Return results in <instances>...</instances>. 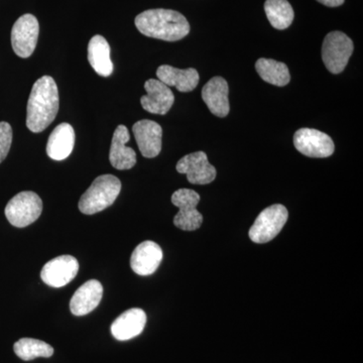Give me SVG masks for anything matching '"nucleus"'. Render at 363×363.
<instances>
[{"mask_svg":"<svg viewBox=\"0 0 363 363\" xmlns=\"http://www.w3.org/2000/svg\"><path fill=\"white\" fill-rule=\"evenodd\" d=\"M59 92L50 76H43L33 86L26 108V126L33 133H42L56 118L59 111Z\"/></svg>","mask_w":363,"mask_h":363,"instance_id":"1","label":"nucleus"},{"mask_svg":"<svg viewBox=\"0 0 363 363\" xmlns=\"http://www.w3.org/2000/svg\"><path fill=\"white\" fill-rule=\"evenodd\" d=\"M135 26L143 35L154 39L177 42L190 33L187 18L171 9H150L138 14Z\"/></svg>","mask_w":363,"mask_h":363,"instance_id":"2","label":"nucleus"},{"mask_svg":"<svg viewBox=\"0 0 363 363\" xmlns=\"http://www.w3.org/2000/svg\"><path fill=\"white\" fill-rule=\"evenodd\" d=\"M121 191V182L113 175L97 177L79 201L83 214L93 215L111 207Z\"/></svg>","mask_w":363,"mask_h":363,"instance_id":"3","label":"nucleus"},{"mask_svg":"<svg viewBox=\"0 0 363 363\" xmlns=\"http://www.w3.org/2000/svg\"><path fill=\"white\" fill-rule=\"evenodd\" d=\"M43 212L40 196L30 191L18 193L7 203L4 213L13 226L23 228L37 221Z\"/></svg>","mask_w":363,"mask_h":363,"instance_id":"4","label":"nucleus"},{"mask_svg":"<svg viewBox=\"0 0 363 363\" xmlns=\"http://www.w3.org/2000/svg\"><path fill=\"white\" fill-rule=\"evenodd\" d=\"M354 45L352 40L342 32H331L325 37L322 45V59L327 70L340 74L347 66Z\"/></svg>","mask_w":363,"mask_h":363,"instance_id":"5","label":"nucleus"},{"mask_svg":"<svg viewBox=\"0 0 363 363\" xmlns=\"http://www.w3.org/2000/svg\"><path fill=\"white\" fill-rule=\"evenodd\" d=\"M288 210L281 204H274L260 212L250 229V238L255 243H267L274 240L288 221Z\"/></svg>","mask_w":363,"mask_h":363,"instance_id":"6","label":"nucleus"},{"mask_svg":"<svg viewBox=\"0 0 363 363\" xmlns=\"http://www.w3.org/2000/svg\"><path fill=\"white\" fill-rule=\"evenodd\" d=\"M200 196L191 189H180L172 195V203L179 208L174 224L185 231H193L202 225L203 216L197 210Z\"/></svg>","mask_w":363,"mask_h":363,"instance_id":"7","label":"nucleus"},{"mask_svg":"<svg viewBox=\"0 0 363 363\" xmlns=\"http://www.w3.org/2000/svg\"><path fill=\"white\" fill-rule=\"evenodd\" d=\"M40 25L37 18L26 13L16 21L11 30V45L21 58L32 56L39 39Z\"/></svg>","mask_w":363,"mask_h":363,"instance_id":"8","label":"nucleus"},{"mask_svg":"<svg viewBox=\"0 0 363 363\" xmlns=\"http://www.w3.org/2000/svg\"><path fill=\"white\" fill-rule=\"evenodd\" d=\"M294 145L301 154L309 157H328L335 150L328 135L313 128H301L294 135Z\"/></svg>","mask_w":363,"mask_h":363,"instance_id":"9","label":"nucleus"},{"mask_svg":"<svg viewBox=\"0 0 363 363\" xmlns=\"http://www.w3.org/2000/svg\"><path fill=\"white\" fill-rule=\"evenodd\" d=\"M180 174H185L187 180L194 185H207L216 178V169L208 162L204 152H196L182 157L176 167Z\"/></svg>","mask_w":363,"mask_h":363,"instance_id":"10","label":"nucleus"},{"mask_svg":"<svg viewBox=\"0 0 363 363\" xmlns=\"http://www.w3.org/2000/svg\"><path fill=\"white\" fill-rule=\"evenodd\" d=\"M79 271L78 260L72 255H61L43 267L40 278L52 288H62L75 279Z\"/></svg>","mask_w":363,"mask_h":363,"instance_id":"11","label":"nucleus"},{"mask_svg":"<svg viewBox=\"0 0 363 363\" xmlns=\"http://www.w3.org/2000/svg\"><path fill=\"white\" fill-rule=\"evenodd\" d=\"M147 95L140 98L143 108L150 113L164 116L168 113L175 101L174 93L169 86L156 79H150L145 83Z\"/></svg>","mask_w":363,"mask_h":363,"instance_id":"12","label":"nucleus"},{"mask_svg":"<svg viewBox=\"0 0 363 363\" xmlns=\"http://www.w3.org/2000/svg\"><path fill=\"white\" fill-rule=\"evenodd\" d=\"M138 149L145 157L152 159L162 150V130L159 123L149 119L138 121L133 126Z\"/></svg>","mask_w":363,"mask_h":363,"instance_id":"13","label":"nucleus"},{"mask_svg":"<svg viewBox=\"0 0 363 363\" xmlns=\"http://www.w3.org/2000/svg\"><path fill=\"white\" fill-rule=\"evenodd\" d=\"M162 259L161 247L154 241H143L133 250L130 257V267L140 276H150L157 271Z\"/></svg>","mask_w":363,"mask_h":363,"instance_id":"14","label":"nucleus"},{"mask_svg":"<svg viewBox=\"0 0 363 363\" xmlns=\"http://www.w3.org/2000/svg\"><path fill=\"white\" fill-rule=\"evenodd\" d=\"M104 296V286L96 279H90L80 286L70 301V310L75 316H85L96 309Z\"/></svg>","mask_w":363,"mask_h":363,"instance_id":"15","label":"nucleus"},{"mask_svg":"<svg viewBox=\"0 0 363 363\" xmlns=\"http://www.w3.org/2000/svg\"><path fill=\"white\" fill-rule=\"evenodd\" d=\"M229 88L225 79L214 77L210 79L202 89V98L210 112L215 116L225 117L228 116Z\"/></svg>","mask_w":363,"mask_h":363,"instance_id":"16","label":"nucleus"},{"mask_svg":"<svg viewBox=\"0 0 363 363\" xmlns=\"http://www.w3.org/2000/svg\"><path fill=\"white\" fill-rule=\"evenodd\" d=\"M130 131L124 125H118L112 138L109 161L116 169H130L136 164V154L131 147H126L130 142Z\"/></svg>","mask_w":363,"mask_h":363,"instance_id":"17","label":"nucleus"},{"mask_svg":"<svg viewBox=\"0 0 363 363\" xmlns=\"http://www.w3.org/2000/svg\"><path fill=\"white\" fill-rule=\"evenodd\" d=\"M147 323V315L138 308L123 313L111 325V333L119 341L130 340L140 335Z\"/></svg>","mask_w":363,"mask_h":363,"instance_id":"18","label":"nucleus"},{"mask_svg":"<svg viewBox=\"0 0 363 363\" xmlns=\"http://www.w3.org/2000/svg\"><path fill=\"white\" fill-rule=\"evenodd\" d=\"M157 79L169 87H176L180 92H191L199 84V74L193 68L177 69L169 65L159 67Z\"/></svg>","mask_w":363,"mask_h":363,"instance_id":"19","label":"nucleus"},{"mask_svg":"<svg viewBox=\"0 0 363 363\" xmlns=\"http://www.w3.org/2000/svg\"><path fill=\"white\" fill-rule=\"evenodd\" d=\"M74 145H75V131L71 124H59L52 130L48 140V156L54 161H63L73 152Z\"/></svg>","mask_w":363,"mask_h":363,"instance_id":"20","label":"nucleus"},{"mask_svg":"<svg viewBox=\"0 0 363 363\" xmlns=\"http://www.w3.org/2000/svg\"><path fill=\"white\" fill-rule=\"evenodd\" d=\"M88 61L98 75L108 77L113 72L111 47L102 35H94L88 45Z\"/></svg>","mask_w":363,"mask_h":363,"instance_id":"21","label":"nucleus"},{"mask_svg":"<svg viewBox=\"0 0 363 363\" xmlns=\"http://www.w3.org/2000/svg\"><path fill=\"white\" fill-rule=\"evenodd\" d=\"M259 77L269 84L284 87L290 83L291 75L286 64L272 59L262 58L255 63Z\"/></svg>","mask_w":363,"mask_h":363,"instance_id":"22","label":"nucleus"},{"mask_svg":"<svg viewBox=\"0 0 363 363\" xmlns=\"http://www.w3.org/2000/svg\"><path fill=\"white\" fill-rule=\"evenodd\" d=\"M264 11L271 25L277 30H286L294 21L293 7L288 0H267Z\"/></svg>","mask_w":363,"mask_h":363,"instance_id":"23","label":"nucleus"},{"mask_svg":"<svg viewBox=\"0 0 363 363\" xmlns=\"http://www.w3.org/2000/svg\"><path fill=\"white\" fill-rule=\"evenodd\" d=\"M13 350L25 362H30L39 357L49 358L54 354V348L50 344L33 338H21L16 341Z\"/></svg>","mask_w":363,"mask_h":363,"instance_id":"24","label":"nucleus"},{"mask_svg":"<svg viewBox=\"0 0 363 363\" xmlns=\"http://www.w3.org/2000/svg\"><path fill=\"white\" fill-rule=\"evenodd\" d=\"M13 143V128L11 124L0 123V164L6 160Z\"/></svg>","mask_w":363,"mask_h":363,"instance_id":"25","label":"nucleus"},{"mask_svg":"<svg viewBox=\"0 0 363 363\" xmlns=\"http://www.w3.org/2000/svg\"><path fill=\"white\" fill-rule=\"evenodd\" d=\"M320 4L329 7H337L342 6L345 0H317Z\"/></svg>","mask_w":363,"mask_h":363,"instance_id":"26","label":"nucleus"}]
</instances>
